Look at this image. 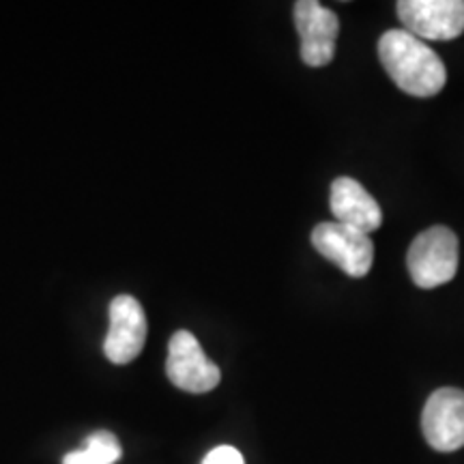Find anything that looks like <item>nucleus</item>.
Segmentation results:
<instances>
[{"mask_svg":"<svg viewBox=\"0 0 464 464\" xmlns=\"http://www.w3.org/2000/svg\"><path fill=\"white\" fill-rule=\"evenodd\" d=\"M202 464H246V460H243L239 450L230 448V445H222V448L208 451Z\"/></svg>","mask_w":464,"mask_h":464,"instance_id":"nucleus-11","label":"nucleus"},{"mask_svg":"<svg viewBox=\"0 0 464 464\" xmlns=\"http://www.w3.org/2000/svg\"><path fill=\"white\" fill-rule=\"evenodd\" d=\"M332 213L335 222L351 226L363 235L379 230L382 224V211L379 202L362 183L351 177L335 179L332 185Z\"/></svg>","mask_w":464,"mask_h":464,"instance_id":"nucleus-9","label":"nucleus"},{"mask_svg":"<svg viewBox=\"0 0 464 464\" xmlns=\"http://www.w3.org/2000/svg\"><path fill=\"white\" fill-rule=\"evenodd\" d=\"M166 374L174 387L188 393L213 392L222 381V372L202 351L194 334L177 332L168 344Z\"/></svg>","mask_w":464,"mask_h":464,"instance_id":"nucleus-4","label":"nucleus"},{"mask_svg":"<svg viewBox=\"0 0 464 464\" xmlns=\"http://www.w3.org/2000/svg\"><path fill=\"white\" fill-rule=\"evenodd\" d=\"M421 430L426 443L443 454L464 448V392L456 387L434 392L423 406Z\"/></svg>","mask_w":464,"mask_h":464,"instance_id":"nucleus-6","label":"nucleus"},{"mask_svg":"<svg viewBox=\"0 0 464 464\" xmlns=\"http://www.w3.org/2000/svg\"><path fill=\"white\" fill-rule=\"evenodd\" d=\"M147 342V316L140 301L130 295H119L110 304V329L103 342V353L112 363L125 365L142 353Z\"/></svg>","mask_w":464,"mask_h":464,"instance_id":"nucleus-8","label":"nucleus"},{"mask_svg":"<svg viewBox=\"0 0 464 464\" xmlns=\"http://www.w3.org/2000/svg\"><path fill=\"white\" fill-rule=\"evenodd\" d=\"M398 17L417 39L451 42L464 33V0H400Z\"/></svg>","mask_w":464,"mask_h":464,"instance_id":"nucleus-5","label":"nucleus"},{"mask_svg":"<svg viewBox=\"0 0 464 464\" xmlns=\"http://www.w3.org/2000/svg\"><path fill=\"white\" fill-rule=\"evenodd\" d=\"M295 26L301 37V61L307 67H324L334 61L340 20L316 0L295 3Z\"/></svg>","mask_w":464,"mask_h":464,"instance_id":"nucleus-7","label":"nucleus"},{"mask_svg":"<svg viewBox=\"0 0 464 464\" xmlns=\"http://www.w3.org/2000/svg\"><path fill=\"white\" fill-rule=\"evenodd\" d=\"M123 456L119 439L112 432L100 430L86 439L82 450H75L63 458V464H116Z\"/></svg>","mask_w":464,"mask_h":464,"instance_id":"nucleus-10","label":"nucleus"},{"mask_svg":"<svg viewBox=\"0 0 464 464\" xmlns=\"http://www.w3.org/2000/svg\"><path fill=\"white\" fill-rule=\"evenodd\" d=\"M460 243L454 230L434 226L420 232L406 254V266L420 288H437L454 280Z\"/></svg>","mask_w":464,"mask_h":464,"instance_id":"nucleus-2","label":"nucleus"},{"mask_svg":"<svg viewBox=\"0 0 464 464\" xmlns=\"http://www.w3.org/2000/svg\"><path fill=\"white\" fill-rule=\"evenodd\" d=\"M379 58L393 84L406 95L432 97L448 82V69L440 56L404 28H393L382 34Z\"/></svg>","mask_w":464,"mask_h":464,"instance_id":"nucleus-1","label":"nucleus"},{"mask_svg":"<svg viewBox=\"0 0 464 464\" xmlns=\"http://www.w3.org/2000/svg\"><path fill=\"white\" fill-rule=\"evenodd\" d=\"M312 246L351 277H363L372 269L374 243L370 235H363L351 226L338 222L318 224L312 230Z\"/></svg>","mask_w":464,"mask_h":464,"instance_id":"nucleus-3","label":"nucleus"}]
</instances>
